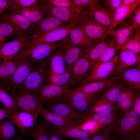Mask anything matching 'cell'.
Masks as SVG:
<instances>
[{
	"label": "cell",
	"mask_w": 140,
	"mask_h": 140,
	"mask_svg": "<svg viewBox=\"0 0 140 140\" xmlns=\"http://www.w3.org/2000/svg\"><path fill=\"white\" fill-rule=\"evenodd\" d=\"M119 55H116L111 60L95 64L90 69L85 78L79 86L94 81L112 78L116 73Z\"/></svg>",
	"instance_id": "obj_2"
},
{
	"label": "cell",
	"mask_w": 140,
	"mask_h": 140,
	"mask_svg": "<svg viewBox=\"0 0 140 140\" xmlns=\"http://www.w3.org/2000/svg\"><path fill=\"white\" fill-rule=\"evenodd\" d=\"M109 129L118 140H140V116L128 111Z\"/></svg>",
	"instance_id": "obj_1"
},
{
	"label": "cell",
	"mask_w": 140,
	"mask_h": 140,
	"mask_svg": "<svg viewBox=\"0 0 140 140\" xmlns=\"http://www.w3.org/2000/svg\"><path fill=\"white\" fill-rule=\"evenodd\" d=\"M20 33L9 23L2 20L0 22V40L5 41L12 37H18Z\"/></svg>",
	"instance_id": "obj_39"
},
{
	"label": "cell",
	"mask_w": 140,
	"mask_h": 140,
	"mask_svg": "<svg viewBox=\"0 0 140 140\" xmlns=\"http://www.w3.org/2000/svg\"><path fill=\"white\" fill-rule=\"evenodd\" d=\"M139 93L140 89L127 85L122 90L118 99L117 104L119 109L125 113L131 111L134 99Z\"/></svg>",
	"instance_id": "obj_24"
},
{
	"label": "cell",
	"mask_w": 140,
	"mask_h": 140,
	"mask_svg": "<svg viewBox=\"0 0 140 140\" xmlns=\"http://www.w3.org/2000/svg\"><path fill=\"white\" fill-rule=\"evenodd\" d=\"M41 3L48 6H56L71 9L82 13L88 12L76 6L71 0H39Z\"/></svg>",
	"instance_id": "obj_38"
},
{
	"label": "cell",
	"mask_w": 140,
	"mask_h": 140,
	"mask_svg": "<svg viewBox=\"0 0 140 140\" xmlns=\"http://www.w3.org/2000/svg\"><path fill=\"white\" fill-rule=\"evenodd\" d=\"M5 42H6L5 41H3L0 40V49L1 47H2L3 45ZM0 58H1L0 56Z\"/></svg>",
	"instance_id": "obj_56"
},
{
	"label": "cell",
	"mask_w": 140,
	"mask_h": 140,
	"mask_svg": "<svg viewBox=\"0 0 140 140\" xmlns=\"http://www.w3.org/2000/svg\"><path fill=\"white\" fill-rule=\"evenodd\" d=\"M120 50L119 59L117 65L115 74L140 63V54H136L123 47Z\"/></svg>",
	"instance_id": "obj_27"
},
{
	"label": "cell",
	"mask_w": 140,
	"mask_h": 140,
	"mask_svg": "<svg viewBox=\"0 0 140 140\" xmlns=\"http://www.w3.org/2000/svg\"><path fill=\"white\" fill-rule=\"evenodd\" d=\"M62 46L64 51V58L66 71L71 72L75 63L83 54L86 50L80 48L71 42L69 35L64 38Z\"/></svg>",
	"instance_id": "obj_19"
},
{
	"label": "cell",
	"mask_w": 140,
	"mask_h": 140,
	"mask_svg": "<svg viewBox=\"0 0 140 140\" xmlns=\"http://www.w3.org/2000/svg\"><path fill=\"white\" fill-rule=\"evenodd\" d=\"M15 58H18L19 61L13 75L10 85L9 90L12 92V93L22 86L30 73L33 67L32 62L29 58L24 57Z\"/></svg>",
	"instance_id": "obj_10"
},
{
	"label": "cell",
	"mask_w": 140,
	"mask_h": 140,
	"mask_svg": "<svg viewBox=\"0 0 140 140\" xmlns=\"http://www.w3.org/2000/svg\"><path fill=\"white\" fill-rule=\"evenodd\" d=\"M30 134L34 140H50L48 124L43 120L36 124Z\"/></svg>",
	"instance_id": "obj_36"
},
{
	"label": "cell",
	"mask_w": 140,
	"mask_h": 140,
	"mask_svg": "<svg viewBox=\"0 0 140 140\" xmlns=\"http://www.w3.org/2000/svg\"><path fill=\"white\" fill-rule=\"evenodd\" d=\"M39 114L21 111L10 113L8 118L20 132L22 136L30 134L34 127Z\"/></svg>",
	"instance_id": "obj_8"
},
{
	"label": "cell",
	"mask_w": 140,
	"mask_h": 140,
	"mask_svg": "<svg viewBox=\"0 0 140 140\" xmlns=\"http://www.w3.org/2000/svg\"><path fill=\"white\" fill-rule=\"evenodd\" d=\"M32 38L31 34L20 33L16 39L3 45L0 50L1 58L3 59H13Z\"/></svg>",
	"instance_id": "obj_12"
},
{
	"label": "cell",
	"mask_w": 140,
	"mask_h": 140,
	"mask_svg": "<svg viewBox=\"0 0 140 140\" xmlns=\"http://www.w3.org/2000/svg\"><path fill=\"white\" fill-rule=\"evenodd\" d=\"M16 135L15 126L9 118L7 117L0 121L1 140H14Z\"/></svg>",
	"instance_id": "obj_35"
},
{
	"label": "cell",
	"mask_w": 140,
	"mask_h": 140,
	"mask_svg": "<svg viewBox=\"0 0 140 140\" xmlns=\"http://www.w3.org/2000/svg\"><path fill=\"white\" fill-rule=\"evenodd\" d=\"M127 85L120 82L107 89L101 95L109 101L117 104L122 90Z\"/></svg>",
	"instance_id": "obj_37"
},
{
	"label": "cell",
	"mask_w": 140,
	"mask_h": 140,
	"mask_svg": "<svg viewBox=\"0 0 140 140\" xmlns=\"http://www.w3.org/2000/svg\"><path fill=\"white\" fill-rule=\"evenodd\" d=\"M122 47L136 54H140V29L136 30L135 34Z\"/></svg>",
	"instance_id": "obj_43"
},
{
	"label": "cell",
	"mask_w": 140,
	"mask_h": 140,
	"mask_svg": "<svg viewBox=\"0 0 140 140\" xmlns=\"http://www.w3.org/2000/svg\"><path fill=\"white\" fill-rule=\"evenodd\" d=\"M136 7L135 4L131 7L122 4L113 16L111 23L107 29L108 34L111 35L117 26L131 13Z\"/></svg>",
	"instance_id": "obj_33"
},
{
	"label": "cell",
	"mask_w": 140,
	"mask_h": 140,
	"mask_svg": "<svg viewBox=\"0 0 140 140\" xmlns=\"http://www.w3.org/2000/svg\"><path fill=\"white\" fill-rule=\"evenodd\" d=\"M119 82L111 78L91 82L79 86L78 88L86 94L96 99L107 89Z\"/></svg>",
	"instance_id": "obj_21"
},
{
	"label": "cell",
	"mask_w": 140,
	"mask_h": 140,
	"mask_svg": "<svg viewBox=\"0 0 140 140\" xmlns=\"http://www.w3.org/2000/svg\"><path fill=\"white\" fill-rule=\"evenodd\" d=\"M119 109L117 104L107 100L102 95L95 99L90 106L86 116Z\"/></svg>",
	"instance_id": "obj_30"
},
{
	"label": "cell",
	"mask_w": 140,
	"mask_h": 140,
	"mask_svg": "<svg viewBox=\"0 0 140 140\" xmlns=\"http://www.w3.org/2000/svg\"><path fill=\"white\" fill-rule=\"evenodd\" d=\"M70 85L60 86L50 83L45 84L37 95L43 105L46 102L50 105L62 100L66 92L69 89Z\"/></svg>",
	"instance_id": "obj_11"
},
{
	"label": "cell",
	"mask_w": 140,
	"mask_h": 140,
	"mask_svg": "<svg viewBox=\"0 0 140 140\" xmlns=\"http://www.w3.org/2000/svg\"><path fill=\"white\" fill-rule=\"evenodd\" d=\"M68 140H92L91 137L80 138H69Z\"/></svg>",
	"instance_id": "obj_54"
},
{
	"label": "cell",
	"mask_w": 140,
	"mask_h": 140,
	"mask_svg": "<svg viewBox=\"0 0 140 140\" xmlns=\"http://www.w3.org/2000/svg\"><path fill=\"white\" fill-rule=\"evenodd\" d=\"M39 116L52 127L58 129L73 128L83 123L67 119L43 107L40 111Z\"/></svg>",
	"instance_id": "obj_15"
},
{
	"label": "cell",
	"mask_w": 140,
	"mask_h": 140,
	"mask_svg": "<svg viewBox=\"0 0 140 140\" xmlns=\"http://www.w3.org/2000/svg\"><path fill=\"white\" fill-rule=\"evenodd\" d=\"M47 58L50 64L49 73L59 74L66 71L64 51L62 46L57 49Z\"/></svg>",
	"instance_id": "obj_31"
},
{
	"label": "cell",
	"mask_w": 140,
	"mask_h": 140,
	"mask_svg": "<svg viewBox=\"0 0 140 140\" xmlns=\"http://www.w3.org/2000/svg\"><path fill=\"white\" fill-rule=\"evenodd\" d=\"M112 38L111 35H106L103 37L97 44L93 46L89 55L90 70L96 64Z\"/></svg>",
	"instance_id": "obj_34"
},
{
	"label": "cell",
	"mask_w": 140,
	"mask_h": 140,
	"mask_svg": "<svg viewBox=\"0 0 140 140\" xmlns=\"http://www.w3.org/2000/svg\"><path fill=\"white\" fill-rule=\"evenodd\" d=\"M76 6L85 11L89 12L91 9L102 4L101 1L98 0H71Z\"/></svg>",
	"instance_id": "obj_45"
},
{
	"label": "cell",
	"mask_w": 140,
	"mask_h": 140,
	"mask_svg": "<svg viewBox=\"0 0 140 140\" xmlns=\"http://www.w3.org/2000/svg\"><path fill=\"white\" fill-rule=\"evenodd\" d=\"M102 4L105 5L112 15L122 5V0H104L101 1Z\"/></svg>",
	"instance_id": "obj_47"
},
{
	"label": "cell",
	"mask_w": 140,
	"mask_h": 140,
	"mask_svg": "<svg viewBox=\"0 0 140 140\" xmlns=\"http://www.w3.org/2000/svg\"><path fill=\"white\" fill-rule=\"evenodd\" d=\"M133 11L134 16L131 26L133 30H136L140 29V3L136 6Z\"/></svg>",
	"instance_id": "obj_48"
},
{
	"label": "cell",
	"mask_w": 140,
	"mask_h": 140,
	"mask_svg": "<svg viewBox=\"0 0 140 140\" xmlns=\"http://www.w3.org/2000/svg\"><path fill=\"white\" fill-rule=\"evenodd\" d=\"M71 73V72L67 71L59 74L49 73V80L50 83L60 86L69 84Z\"/></svg>",
	"instance_id": "obj_41"
},
{
	"label": "cell",
	"mask_w": 140,
	"mask_h": 140,
	"mask_svg": "<svg viewBox=\"0 0 140 140\" xmlns=\"http://www.w3.org/2000/svg\"><path fill=\"white\" fill-rule=\"evenodd\" d=\"M48 131L50 140H62V138L56 133L52 127L49 124Z\"/></svg>",
	"instance_id": "obj_51"
},
{
	"label": "cell",
	"mask_w": 140,
	"mask_h": 140,
	"mask_svg": "<svg viewBox=\"0 0 140 140\" xmlns=\"http://www.w3.org/2000/svg\"><path fill=\"white\" fill-rule=\"evenodd\" d=\"M118 27L113 31L111 36L116 43L118 51L133 36V28L131 25L122 22Z\"/></svg>",
	"instance_id": "obj_29"
},
{
	"label": "cell",
	"mask_w": 140,
	"mask_h": 140,
	"mask_svg": "<svg viewBox=\"0 0 140 140\" xmlns=\"http://www.w3.org/2000/svg\"><path fill=\"white\" fill-rule=\"evenodd\" d=\"M64 41V39L59 42L41 44L28 50L20 51L15 57H27L32 62H40L62 46Z\"/></svg>",
	"instance_id": "obj_6"
},
{
	"label": "cell",
	"mask_w": 140,
	"mask_h": 140,
	"mask_svg": "<svg viewBox=\"0 0 140 140\" xmlns=\"http://www.w3.org/2000/svg\"><path fill=\"white\" fill-rule=\"evenodd\" d=\"M38 0H15L4 12L8 14L14 13L22 9L35 4Z\"/></svg>",
	"instance_id": "obj_42"
},
{
	"label": "cell",
	"mask_w": 140,
	"mask_h": 140,
	"mask_svg": "<svg viewBox=\"0 0 140 140\" xmlns=\"http://www.w3.org/2000/svg\"><path fill=\"white\" fill-rule=\"evenodd\" d=\"M91 138L92 140H118L109 128L104 129Z\"/></svg>",
	"instance_id": "obj_46"
},
{
	"label": "cell",
	"mask_w": 140,
	"mask_h": 140,
	"mask_svg": "<svg viewBox=\"0 0 140 140\" xmlns=\"http://www.w3.org/2000/svg\"><path fill=\"white\" fill-rule=\"evenodd\" d=\"M88 15L104 26L107 31L111 23L113 15L105 5L102 4L97 7L90 9Z\"/></svg>",
	"instance_id": "obj_32"
},
{
	"label": "cell",
	"mask_w": 140,
	"mask_h": 140,
	"mask_svg": "<svg viewBox=\"0 0 140 140\" xmlns=\"http://www.w3.org/2000/svg\"><path fill=\"white\" fill-rule=\"evenodd\" d=\"M75 26L73 25L69 24L54 30L42 36L32 37L21 51L28 50L41 44L54 43L61 41L69 35L70 31Z\"/></svg>",
	"instance_id": "obj_9"
},
{
	"label": "cell",
	"mask_w": 140,
	"mask_h": 140,
	"mask_svg": "<svg viewBox=\"0 0 140 140\" xmlns=\"http://www.w3.org/2000/svg\"><path fill=\"white\" fill-rule=\"evenodd\" d=\"M131 111L140 116V93L137 95L134 99Z\"/></svg>",
	"instance_id": "obj_49"
},
{
	"label": "cell",
	"mask_w": 140,
	"mask_h": 140,
	"mask_svg": "<svg viewBox=\"0 0 140 140\" xmlns=\"http://www.w3.org/2000/svg\"><path fill=\"white\" fill-rule=\"evenodd\" d=\"M95 99L78 88L68 90L61 101L86 115L90 106Z\"/></svg>",
	"instance_id": "obj_5"
},
{
	"label": "cell",
	"mask_w": 140,
	"mask_h": 140,
	"mask_svg": "<svg viewBox=\"0 0 140 140\" xmlns=\"http://www.w3.org/2000/svg\"><path fill=\"white\" fill-rule=\"evenodd\" d=\"M2 103L0 101V107H1L2 105Z\"/></svg>",
	"instance_id": "obj_57"
},
{
	"label": "cell",
	"mask_w": 140,
	"mask_h": 140,
	"mask_svg": "<svg viewBox=\"0 0 140 140\" xmlns=\"http://www.w3.org/2000/svg\"><path fill=\"white\" fill-rule=\"evenodd\" d=\"M69 25L54 17L46 16L36 26L32 33V37L41 36Z\"/></svg>",
	"instance_id": "obj_22"
},
{
	"label": "cell",
	"mask_w": 140,
	"mask_h": 140,
	"mask_svg": "<svg viewBox=\"0 0 140 140\" xmlns=\"http://www.w3.org/2000/svg\"><path fill=\"white\" fill-rule=\"evenodd\" d=\"M0 101L3 107L10 113L19 112L21 110L17 107L14 100L6 90L0 86Z\"/></svg>",
	"instance_id": "obj_40"
},
{
	"label": "cell",
	"mask_w": 140,
	"mask_h": 140,
	"mask_svg": "<svg viewBox=\"0 0 140 140\" xmlns=\"http://www.w3.org/2000/svg\"><path fill=\"white\" fill-rule=\"evenodd\" d=\"M15 0H0V22L2 19L1 14Z\"/></svg>",
	"instance_id": "obj_50"
},
{
	"label": "cell",
	"mask_w": 140,
	"mask_h": 140,
	"mask_svg": "<svg viewBox=\"0 0 140 140\" xmlns=\"http://www.w3.org/2000/svg\"><path fill=\"white\" fill-rule=\"evenodd\" d=\"M93 46L86 49L82 55L74 65L71 72L70 85L73 87L79 86L89 71V53Z\"/></svg>",
	"instance_id": "obj_13"
},
{
	"label": "cell",
	"mask_w": 140,
	"mask_h": 140,
	"mask_svg": "<svg viewBox=\"0 0 140 140\" xmlns=\"http://www.w3.org/2000/svg\"><path fill=\"white\" fill-rule=\"evenodd\" d=\"M112 79L138 89H140V63L116 74Z\"/></svg>",
	"instance_id": "obj_18"
},
{
	"label": "cell",
	"mask_w": 140,
	"mask_h": 140,
	"mask_svg": "<svg viewBox=\"0 0 140 140\" xmlns=\"http://www.w3.org/2000/svg\"><path fill=\"white\" fill-rule=\"evenodd\" d=\"M47 7L46 16L54 17L64 22L75 26H81L88 15V13H80L68 8L56 6Z\"/></svg>",
	"instance_id": "obj_7"
},
{
	"label": "cell",
	"mask_w": 140,
	"mask_h": 140,
	"mask_svg": "<svg viewBox=\"0 0 140 140\" xmlns=\"http://www.w3.org/2000/svg\"><path fill=\"white\" fill-rule=\"evenodd\" d=\"M47 58L40 61L32 69L24 82L18 89L36 94L45 85L47 69L48 65Z\"/></svg>",
	"instance_id": "obj_3"
},
{
	"label": "cell",
	"mask_w": 140,
	"mask_h": 140,
	"mask_svg": "<svg viewBox=\"0 0 140 140\" xmlns=\"http://www.w3.org/2000/svg\"><path fill=\"white\" fill-rule=\"evenodd\" d=\"M117 51L116 43L112 37L106 48L96 64L105 62L111 60L115 56Z\"/></svg>",
	"instance_id": "obj_44"
},
{
	"label": "cell",
	"mask_w": 140,
	"mask_h": 140,
	"mask_svg": "<svg viewBox=\"0 0 140 140\" xmlns=\"http://www.w3.org/2000/svg\"><path fill=\"white\" fill-rule=\"evenodd\" d=\"M1 17L2 20L10 23L19 33H24L32 35L36 27L26 17L20 14L3 13Z\"/></svg>",
	"instance_id": "obj_16"
},
{
	"label": "cell",
	"mask_w": 140,
	"mask_h": 140,
	"mask_svg": "<svg viewBox=\"0 0 140 140\" xmlns=\"http://www.w3.org/2000/svg\"><path fill=\"white\" fill-rule=\"evenodd\" d=\"M19 58L3 59L0 64V83L9 90L11 79L18 63Z\"/></svg>",
	"instance_id": "obj_25"
},
{
	"label": "cell",
	"mask_w": 140,
	"mask_h": 140,
	"mask_svg": "<svg viewBox=\"0 0 140 140\" xmlns=\"http://www.w3.org/2000/svg\"><path fill=\"white\" fill-rule=\"evenodd\" d=\"M81 27L87 34L94 41V46L104 36L108 35L105 27L89 15L83 22Z\"/></svg>",
	"instance_id": "obj_17"
},
{
	"label": "cell",
	"mask_w": 140,
	"mask_h": 140,
	"mask_svg": "<svg viewBox=\"0 0 140 140\" xmlns=\"http://www.w3.org/2000/svg\"><path fill=\"white\" fill-rule=\"evenodd\" d=\"M137 0H122V4L129 6H132Z\"/></svg>",
	"instance_id": "obj_53"
},
{
	"label": "cell",
	"mask_w": 140,
	"mask_h": 140,
	"mask_svg": "<svg viewBox=\"0 0 140 140\" xmlns=\"http://www.w3.org/2000/svg\"><path fill=\"white\" fill-rule=\"evenodd\" d=\"M52 128L61 138H64L91 137L93 136L100 133L102 130V129H100L95 131H89L79 128L76 126L73 128L64 129Z\"/></svg>",
	"instance_id": "obj_28"
},
{
	"label": "cell",
	"mask_w": 140,
	"mask_h": 140,
	"mask_svg": "<svg viewBox=\"0 0 140 140\" xmlns=\"http://www.w3.org/2000/svg\"><path fill=\"white\" fill-rule=\"evenodd\" d=\"M47 7L39 2L19 10L13 13L22 15L28 19L36 26L44 18Z\"/></svg>",
	"instance_id": "obj_23"
},
{
	"label": "cell",
	"mask_w": 140,
	"mask_h": 140,
	"mask_svg": "<svg viewBox=\"0 0 140 140\" xmlns=\"http://www.w3.org/2000/svg\"><path fill=\"white\" fill-rule=\"evenodd\" d=\"M11 96L16 105L21 111L39 114L43 107V103L34 93L17 89L12 93Z\"/></svg>",
	"instance_id": "obj_4"
},
{
	"label": "cell",
	"mask_w": 140,
	"mask_h": 140,
	"mask_svg": "<svg viewBox=\"0 0 140 140\" xmlns=\"http://www.w3.org/2000/svg\"><path fill=\"white\" fill-rule=\"evenodd\" d=\"M0 140H1L0 139Z\"/></svg>",
	"instance_id": "obj_58"
},
{
	"label": "cell",
	"mask_w": 140,
	"mask_h": 140,
	"mask_svg": "<svg viewBox=\"0 0 140 140\" xmlns=\"http://www.w3.org/2000/svg\"><path fill=\"white\" fill-rule=\"evenodd\" d=\"M72 43L76 47L86 50L94 46V41L86 33L81 26H75L69 34Z\"/></svg>",
	"instance_id": "obj_26"
},
{
	"label": "cell",
	"mask_w": 140,
	"mask_h": 140,
	"mask_svg": "<svg viewBox=\"0 0 140 140\" xmlns=\"http://www.w3.org/2000/svg\"><path fill=\"white\" fill-rule=\"evenodd\" d=\"M46 108L70 120L82 123L88 120L85 114L76 110L62 101L51 105Z\"/></svg>",
	"instance_id": "obj_14"
},
{
	"label": "cell",
	"mask_w": 140,
	"mask_h": 140,
	"mask_svg": "<svg viewBox=\"0 0 140 140\" xmlns=\"http://www.w3.org/2000/svg\"><path fill=\"white\" fill-rule=\"evenodd\" d=\"M14 140H25L22 137L16 135Z\"/></svg>",
	"instance_id": "obj_55"
},
{
	"label": "cell",
	"mask_w": 140,
	"mask_h": 140,
	"mask_svg": "<svg viewBox=\"0 0 140 140\" xmlns=\"http://www.w3.org/2000/svg\"><path fill=\"white\" fill-rule=\"evenodd\" d=\"M125 113L120 109L104 113L88 114L86 115L88 120L97 122L104 129L110 128L115 125Z\"/></svg>",
	"instance_id": "obj_20"
},
{
	"label": "cell",
	"mask_w": 140,
	"mask_h": 140,
	"mask_svg": "<svg viewBox=\"0 0 140 140\" xmlns=\"http://www.w3.org/2000/svg\"><path fill=\"white\" fill-rule=\"evenodd\" d=\"M10 113L3 107L0 108V121L8 117Z\"/></svg>",
	"instance_id": "obj_52"
}]
</instances>
